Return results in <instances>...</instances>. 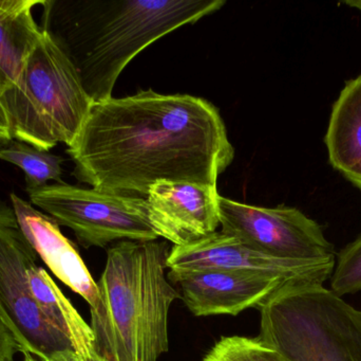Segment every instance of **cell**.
<instances>
[{
	"label": "cell",
	"instance_id": "3",
	"mask_svg": "<svg viewBox=\"0 0 361 361\" xmlns=\"http://www.w3.org/2000/svg\"><path fill=\"white\" fill-rule=\"evenodd\" d=\"M167 242L122 241L107 251L90 307L94 352L106 361H158L169 352V314L179 292L165 276Z\"/></svg>",
	"mask_w": 361,
	"mask_h": 361
},
{
	"label": "cell",
	"instance_id": "19",
	"mask_svg": "<svg viewBox=\"0 0 361 361\" xmlns=\"http://www.w3.org/2000/svg\"><path fill=\"white\" fill-rule=\"evenodd\" d=\"M18 352H20L18 343L0 319V361H14Z\"/></svg>",
	"mask_w": 361,
	"mask_h": 361
},
{
	"label": "cell",
	"instance_id": "9",
	"mask_svg": "<svg viewBox=\"0 0 361 361\" xmlns=\"http://www.w3.org/2000/svg\"><path fill=\"white\" fill-rule=\"evenodd\" d=\"M335 258L322 260L276 258L221 231L190 245L173 246L167 259V268L169 271L224 269L279 278L296 285H324L331 279L334 271Z\"/></svg>",
	"mask_w": 361,
	"mask_h": 361
},
{
	"label": "cell",
	"instance_id": "14",
	"mask_svg": "<svg viewBox=\"0 0 361 361\" xmlns=\"http://www.w3.org/2000/svg\"><path fill=\"white\" fill-rule=\"evenodd\" d=\"M44 0H0V87L2 93L18 80L23 65L44 30L34 18Z\"/></svg>",
	"mask_w": 361,
	"mask_h": 361
},
{
	"label": "cell",
	"instance_id": "20",
	"mask_svg": "<svg viewBox=\"0 0 361 361\" xmlns=\"http://www.w3.org/2000/svg\"><path fill=\"white\" fill-rule=\"evenodd\" d=\"M1 95L2 89L0 87V144H8L12 142V131H11L10 120L2 102Z\"/></svg>",
	"mask_w": 361,
	"mask_h": 361
},
{
	"label": "cell",
	"instance_id": "2",
	"mask_svg": "<svg viewBox=\"0 0 361 361\" xmlns=\"http://www.w3.org/2000/svg\"><path fill=\"white\" fill-rule=\"evenodd\" d=\"M225 0H44L42 29L71 61L93 103L111 99L126 66L159 38Z\"/></svg>",
	"mask_w": 361,
	"mask_h": 361
},
{
	"label": "cell",
	"instance_id": "13",
	"mask_svg": "<svg viewBox=\"0 0 361 361\" xmlns=\"http://www.w3.org/2000/svg\"><path fill=\"white\" fill-rule=\"evenodd\" d=\"M329 162L352 184L361 178V74L335 101L324 136Z\"/></svg>",
	"mask_w": 361,
	"mask_h": 361
},
{
	"label": "cell",
	"instance_id": "16",
	"mask_svg": "<svg viewBox=\"0 0 361 361\" xmlns=\"http://www.w3.org/2000/svg\"><path fill=\"white\" fill-rule=\"evenodd\" d=\"M0 159L23 170L25 190L44 188L50 180L61 182L63 159L29 144L17 141L0 148Z\"/></svg>",
	"mask_w": 361,
	"mask_h": 361
},
{
	"label": "cell",
	"instance_id": "18",
	"mask_svg": "<svg viewBox=\"0 0 361 361\" xmlns=\"http://www.w3.org/2000/svg\"><path fill=\"white\" fill-rule=\"evenodd\" d=\"M330 281L339 298L361 292V235L337 254Z\"/></svg>",
	"mask_w": 361,
	"mask_h": 361
},
{
	"label": "cell",
	"instance_id": "7",
	"mask_svg": "<svg viewBox=\"0 0 361 361\" xmlns=\"http://www.w3.org/2000/svg\"><path fill=\"white\" fill-rule=\"evenodd\" d=\"M25 191L32 205L46 212L59 226L71 229L82 247L104 248L116 241L159 239L143 197L102 192L63 182Z\"/></svg>",
	"mask_w": 361,
	"mask_h": 361
},
{
	"label": "cell",
	"instance_id": "23",
	"mask_svg": "<svg viewBox=\"0 0 361 361\" xmlns=\"http://www.w3.org/2000/svg\"><path fill=\"white\" fill-rule=\"evenodd\" d=\"M88 361H106V360H104L103 358L99 357V356H97V354H95V355L93 356V357L91 358V360H89Z\"/></svg>",
	"mask_w": 361,
	"mask_h": 361
},
{
	"label": "cell",
	"instance_id": "10",
	"mask_svg": "<svg viewBox=\"0 0 361 361\" xmlns=\"http://www.w3.org/2000/svg\"><path fill=\"white\" fill-rule=\"evenodd\" d=\"M169 280L179 286L183 301L197 317L260 309L280 290L302 286L279 278L209 268L169 271Z\"/></svg>",
	"mask_w": 361,
	"mask_h": 361
},
{
	"label": "cell",
	"instance_id": "11",
	"mask_svg": "<svg viewBox=\"0 0 361 361\" xmlns=\"http://www.w3.org/2000/svg\"><path fill=\"white\" fill-rule=\"evenodd\" d=\"M216 186L159 182L147 193L148 215L159 237L186 246L216 232L220 209Z\"/></svg>",
	"mask_w": 361,
	"mask_h": 361
},
{
	"label": "cell",
	"instance_id": "8",
	"mask_svg": "<svg viewBox=\"0 0 361 361\" xmlns=\"http://www.w3.org/2000/svg\"><path fill=\"white\" fill-rule=\"evenodd\" d=\"M222 232L264 254L292 260L335 258L324 229L296 208L257 207L219 197Z\"/></svg>",
	"mask_w": 361,
	"mask_h": 361
},
{
	"label": "cell",
	"instance_id": "4",
	"mask_svg": "<svg viewBox=\"0 0 361 361\" xmlns=\"http://www.w3.org/2000/svg\"><path fill=\"white\" fill-rule=\"evenodd\" d=\"M1 99L13 139L44 152L59 143L71 146L94 104L73 64L44 30Z\"/></svg>",
	"mask_w": 361,
	"mask_h": 361
},
{
	"label": "cell",
	"instance_id": "17",
	"mask_svg": "<svg viewBox=\"0 0 361 361\" xmlns=\"http://www.w3.org/2000/svg\"><path fill=\"white\" fill-rule=\"evenodd\" d=\"M203 361H286L277 351L258 338H221Z\"/></svg>",
	"mask_w": 361,
	"mask_h": 361
},
{
	"label": "cell",
	"instance_id": "6",
	"mask_svg": "<svg viewBox=\"0 0 361 361\" xmlns=\"http://www.w3.org/2000/svg\"><path fill=\"white\" fill-rule=\"evenodd\" d=\"M37 254L23 235L12 207L0 201V319L23 354L42 361L78 358L67 337L50 324L30 288L27 271Z\"/></svg>",
	"mask_w": 361,
	"mask_h": 361
},
{
	"label": "cell",
	"instance_id": "5",
	"mask_svg": "<svg viewBox=\"0 0 361 361\" xmlns=\"http://www.w3.org/2000/svg\"><path fill=\"white\" fill-rule=\"evenodd\" d=\"M259 311L258 339L286 361H361V312L324 285L284 288Z\"/></svg>",
	"mask_w": 361,
	"mask_h": 361
},
{
	"label": "cell",
	"instance_id": "25",
	"mask_svg": "<svg viewBox=\"0 0 361 361\" xmlns=\"http://www.w3.org/2000/svg\"><path fill=\"white\" fill-rule=\"evenodd\" d=\"M70 361H80V360H78V358H74V360H70Z\"/></svg>",
	"mask_w": 361,
	"mask_h": 361
},
{
	"label": "cell",
	"instance_id": "22",
	"mask_svg": "<svg viewBox=\"0 0 361 361\" xmlns=\"http://www.w3.org/2000/svg\"><path fill=\"white\" fill-rule=\"evenodd\" d=\"M23 361H37L35 358H33V356L29 355V354H25V360Z\"/></svg>",
	"mask_w": 361,
	"mask_h": 361
},
{
	"label": "cell",
	"instance_id": "1",
	"mask_svg": "<svg viewBox=\"0 0 361 361\" xmlns=\"http://www.w3.org/2000/svg\"><path fill=\"white\" fill-rule=\"evenodd\" d=\"M67 153L78 182L140 197L159 182L216 186L235 158L216 106L152 89L93 104Z\"/></svg>",
	"mask_w": 361,
	"mask_h": 361
},
{
	"label": "cell",
	"instance_id": "12",
	"mask_svg": "<svg viewBox=\"0 0 361 361\" xmlns=\"http://www.w3.org/2000/svg\"><path fill=\"white\" fill-rule=\"evenodd\" d=\"M10 199L19 226L37 256L63 284L80 295L90 307H94L99 300L97 283L59 225L14 193Z\"/></svg>",
	"mask_w": 361,
	"mask_h": 361
},
{
	"label": "cell",
	"instance_id": "24",
	"mask_svg": "<svg viewBox=\"0 0 361 361\" xmlns=\"http://www.w3.org/2000/svg\"><path fill=\"white\" fill-rule=\"evenodd\" d=\"M354 186H355V187H356V188H357V189H358V190H360V192H361V178H360V180H358V182H356V184H354Z\"/></svg>",
	"mask_w": 361,
	"mask_h": 361
},
{
	"label": "cell",
	"instance_id": "21",
	"mask_svg": "<svg viewBox=\"0 0 361 361\" xmlns=\"http://www.w3.org/2000/svg\"><path fill=\"white\" fill-rule=\"evenodd\" d=\"M341 4H345V6H350V8H356V10L361 12V0L355 1V0H347V1L341 2Z\"/></svg>",
	"mask_w": 361,
	"mask_h": 361
},
{
	"label": "cell",
	"instance_id": "15",
	"mask_svg": "<svg viewBox=\"0 0 361 361\" xmlns=\"http://www.w3.org/2000/svg\"><path fill=\"white\" fill-rule=\"evenodd\" d=\"M27 279L32 295L47 319L69 339L80 361L91 360L95 352L90 326L82 319L42 267L32 266L27 271Z\"/></svg>",
	"mask_w": 361,
	"mask_h": 361
}]
</instances>
